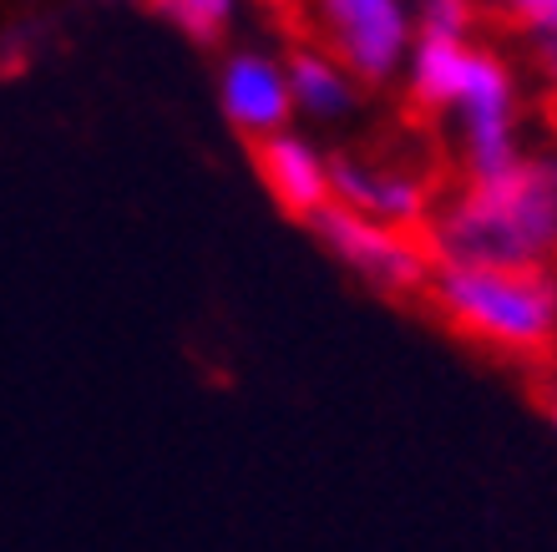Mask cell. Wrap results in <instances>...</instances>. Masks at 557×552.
<instances>
[{"label":"cell","mask_w":557,"mask_h":552,"mask_svg":"<svg viewBox=\"0 0 557 552\" xmlns=\"http://www.w3.org/2000/svg\"><path fill=\"white\" fill-rule=\"evenodd\" d=\"M309 223H314L320 244L330 248L335 259H345L350 269L375 279V284L400 290V284H421L425 279V254L411 238H400L396 229H381V223L360 219V213H350V208H339V204H330Z\"/></svg>","instance_id":"5b68a950"},{"label":"cell","mask_w":557,"mask_h":552,"mask_svg":"<svg viewBox=\"0 0 557 552\" xmlns=\"http://www.w3.org/2000/svg\"><path fill=\"white\" fill-rule=\"evenodd\" d=\"M446 263L543 269L557 254V158H522L512 173L471 183L431 229Z\"/></svg>","instance_id":"6da1fadb"},{"label":"cell","mask_w":557,"mask_h":552,"mask_svg":"<svg viewBox=\"0 0 557 552\" xmlns=\"http://www.w3.org/2000/svg\"><path fill=\"white\" fill-rule=\"evenodd\" d=\"M451 112L461 116V143H467L471 183L512 173L517 152V102H512V72L492 51H471V66L461 76Z\"/></svg>","instance_id":"3957f363"},{"label":"cell","mask_w":557,"mask_h":552,"mask_svg":"<svg viewBox=\"0 0 557 552\" xmlns=\"http://www.w3.org/2000/svg\"><path fill=\"white\" fill-rule=\"evenodd\" d=\"M517 21L537 36V46H557V0H522Z\"/></svg>","instance_id":"4fadbf2b"},{"label":"cell","mask_w":557,"mask_h":552,"mask_svg":"<svg viewBox=\"0 0 557 552\" xmlns=\"http://www.w3.org/2000/svg\"><path fill=\"white\" fill-rule=\"evenodd\" d=\"M461 30H467V5H456V0L421 5V36H461Z\"/></svg>","instance_id":"7c38bea8"},{"label":"cell","mask_w":557,"mask_h":552,"mask_svg":"<svg viewBox=\"0 0 557 552\" xmlns=\"http://www.w3.org/2000/svg\"><path fill=\"white\" fill-rule=\"evenodd\" d=\"M436 299L451 320H461L482 340H497V345H543L557 330V284L547 269L441 263Z\"/></svg>","instance_id":"7a4b0ae2"},{"label":"cell","mask_w":557,"mask_h":552,"mask_svg":"<svg viewBox=\"0 0 557 552\" xmlns=\"http://www.w3.org/2000/svg\"><path fill=\"white\" fill-rule=\"evenodd\" d=\"M467 36H416L411 46V97L421 107H451L456 91H461V76L471 66Z\"/></svg>","instance_id":"30bf717a"},{"label":"cell","mask_w":557,"mask_h":552,"mask_svg":"<svg viewBox=\"0 0 557 552\" xmlns=\"http://www.w3.org/2000/svg\"><path fill=\"white\" fill-rule=\"evenodd\" d=\"M320 21L335 61L360 82H385L411 61V11L396 0H324Z\"/></svg>","instance_id":"277c9868"},{"label":"cell","mask_w":557,"mask_h":552,"mask_svg":"<svg viewBox=\"0 0 557 552\" xmlns=\"http://www.w3.org/2000/svg\"><path fill=\"white\" fill-rule=\"evenodd\" d=\"M162 15L177 30H188L193 41H219L223 30H228V21H234V5L228 0H168Z\"/></svg>","instance_id":"8fae6325"},{"label":"cell","mask_w":557,"mask_h":552,"mask_svg":"<svg viewBox=\"0 0 557 552\" xmlns=\"http://www.w3.org/2000/svg\"><path fill=\"white\" fill-rule=\"evenodd\" d=\"M330 193L339 208H350L360 219L381 223V229H406L425 213V188L411 173H375L366 162L339 158L330 162Z\"/></svg>","instance_id":"ba28073f"},{"label":"cell","mask_w":557,"mask_h":552,"mask_svg":"<svg viewBox=\"0 0 557 552\" xmlns=\"http://www.w3.org/2000/svg\"><path fill=\"white\" fill-rule=\"evenodd\" d=\"M259 177H264L269 198L294 219H314V213L335 204L330 162L320 158V147L294 137V132H278V137L259 143Z\"/></svg>","instance_id":"52a82bcc"},{"label":"cell","mask_w":557,"mask_h":552,"mask_svg":"<svg viewBox=\"0 0 557 552\" xmlns=\"http://www.w3.org/2000/svg\"><path fill=\"white\" fill-rule=\"evenodd\" d=\"M284 76H289V97L299 112L309 116H339L350 112L355 102V76L339 66L330 51H320V46H299V51H289V61H284Z\"/></svg>","instance_id":"9c48e42d"},{"label":"cell","mask_w":557,"mask_h":552,"mask_svg":"<svg viewBox=\"0 0 557 552\" xmlns=\"http://www.w3.org/2000/svg\"><path fill=\"white\" fill-rule=\"evenodd\" d=\"M219 102H223V116L238 132L259 137V143L289 132L294 97H289L284 61H274L269 51H234L219 72Z\"/></svg>","instance_id":"8992f818"}]
</instances>
